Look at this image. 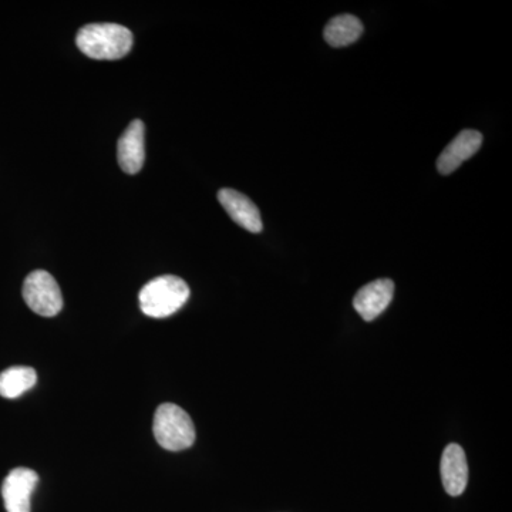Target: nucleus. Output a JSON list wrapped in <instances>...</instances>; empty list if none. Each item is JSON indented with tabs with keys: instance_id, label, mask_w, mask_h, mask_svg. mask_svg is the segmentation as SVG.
Masks as SVG:
<instances>
[{
	"instance_id": "nucleus-1",
	"label": "nucleus",
	"mask_w": 512,
	"mask_h": 512,
	"mask_svg": "<svg viewBox=\"0 0 512 512\" xmlns=\"http://www.w3.org/2000/svg\"><path fill=\"white\" fill-rule=\"evenodd\" d=\"M133 33L116 23H93L77 33V47L96 60H119L130 53Z\"/></svg>"
},
{
	"instance_id": "nucleus-2",
	"label": "nucleus",
	"mask_w": 512,
	"mask_h": 512,
	"mask_svg": "<svg viewBox=\"0 0 512 512\" xmlns=\"http://www.w3.org/2000/svg\"><path fill=\"white\" fill-rule=\"evenodd\" d=\"M190 298V288L178 276H158L140 291L138 301L144 315L163 319L180 311Z\"/></svg>"
},
{
	"instance_id": "nucleus-3",
	"label": "nucleus",
	"mask_w": 512,
	"mask_h": 512,
	"mask_svg": "<svg viewBox=\"0 0 512 512\" xmlns=\"http://www.w3.org/2000/svg\"><path fill=\"white\" fill-rule=\"evenodd\" d=\"M153 430L157 443L168 451L187 450L197 437L190 414L173 403L158 407Z\"/></svg>"
},
{
	"instance_id": "nucleus-4",
	"label": "nucleus",
	"mask_w": 512,
	"mask_h": 512,
	"mask_svg": "<svg viewBox=\"0 0 512 512\" xmlns=\"http://www.w3.org/2000/svg\"><path fill=\"white\" fill-rule=\"evenodd\" d=\"M22 293L26 305L37 315L53 318L63 309L62 291L49 272H32L25 279Z\"/></svg>"
},
{
	"instance_id": "nucleus-5",
	"label": "nucleus",
	"mask_w": 512,
	"mask_h": 512,
	"mask_svg": "<svg viewBox=\"0 0 512 512\" xmlns=\"http://www.w3.org/2000/svg\"><path fill=\"white\" fill-rule=\"evenodd\" d=\"M39 483L36 471L19 467L10 471L2 484V497L8 512H30V500Z\"/></svg>"
},
{
	"instance_id": "nucleus-6",
	"label": "nucleus",
	"mask_w": 512,
	"mask_h": 512,
	"mask_svg": "<svg viewBox=\"0 0 512 512\" xmlns=\"http://www.w3.org/2000/svg\"><path fill=\"white\" fill-rule=\"evenodd\" d=\"M146 126L143 121L134 120L120 137L117 146V160L126 174L140 173L146 160Z\"/></svg>"
},
{
	"instance_id": "nucleus-7",
	"label": "nucleus",
	"mask_w": 512,
	"mask_h": 512,
	"mask_svg": "<svg viewBox=\"0 0 512 512\" xmlns=\"http://www.w3.org/2000/svg\"><path fill=\"white\" fill-rule=\"evenodd\" d=\"M394 284L390 279H377L357 291L353 306L363 319L370 322L379 318L392 302Z\"/></svg>"
},
{
	"instance_id": "nucleus-8",
	"label": "nucleus",
	"mask_w": 512,
	"mask_h": 512,
	"mask_svg": "<svg viewBox=\"0 0 512 512\" xmlns=\"http://www.w3.org/2000/svg\"><path fill=\"white\" fill-rule=\"evenodd\" d=\"M218 201L239 227L247 229L252 234H259L264 228L258 207L249 200L247 195L231 190V188H222L218 192Z\"/></svg>"
},
{
	"instance_id": "nucleus-9",
	"label": "nucleus",
	"mask_w": 512,
	"mask_h": 512,
	"mask_svg": "<svg viewBox=\"0 0 512 512\" xmlns=\"http://www.w3.org/2000/svg\"><path fill=\"white\" fill-rule=\"evenodd\" d=\"M441 481L444 490L451 497H458L466 491L468 484V463L463 447L448 444L441 457Z\"/></svg>"
},
{
	"instance_id": "nucleus-10",
	"label": "nucleus",
	"mask_w": 512,
	"mask_h": 512,
	"mask_svg": "<svg viewBox=\"0 0 512 512\" xmlns=\"http://www.w3.org/2000/svg\"><path fill=\"white\" fill-rule=\"evenodd\" d=\"M483 144V136L477 130H463L446 148L437 160V170L443 175L454 173L464 161L476 156Z\"/></svg>"
},
{
	"instance_id": "nucleus-11",
	"label": "nucleus",
	"mask_w": 512,
	"mask_h": 512,
	"mask_svg": "<svg viewBox=\"0 0 512 512\" xmlns=\"http://www.w3.org/2000/svg\"><path fill=\"white\" fill-rule=\"evenodd\" d=\"M37 373L28 366H13L0 373V396L18 399L23 393L35 387Z\"/></svg>"
},
{
	"instance_id": "nucleus-12",
	"label": "nucleus",
	"mask_w": 512,
	"mask_h": 512,
	"mask_svg": "<svg viewBox=\"0 0 512 512\" xmlns=\"http://www.w3.org/2000/svg\"><path fill=\"white\" fill-rule=\"evenodd\" d=\"M363 33V23L353 15H339L330 20L325 28V40L333 47H345L355 43Z\"/></svg>"
}]
</instances>
